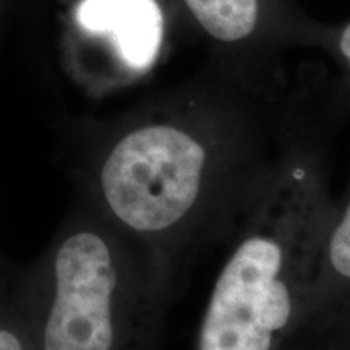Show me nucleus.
I'll list each match as a JSON object with an SVG mask.
<instances>
[{
	"label": "nucleus",
	"mask_w": 350,
	"mask_h": 350,
	"mask_svg": "<svg viewBox=\"0 0 350 350\" xmlns=\"http://www.w3.org/2000/svg\"><path fill=\"white\" fill-rule=\"evenodd\" d=\"M0 350H26V345L18 334L7 327H0Z\"/></svg>",
	"instance_id": "obj_7"
},
{
	"label": "nucleus",
	"mask_w": 350,
	"mask_h": 350,
	"mask_svg": "<svg viewBox=\"0 0 350 350\" xmlns=\"http://www.w3.org/2000/svg\"><path fill=\"white\" fill-rule=\"evenodd\" d=\"M198 23L214 39L235 42L250 36L258 23V0H185Z\"/></svg>",
	"instance_id": "obj_6"
},
{
	"label": "nucleus",
	"mask_w": 350,
	"mask_h": 350,
	"mask_svg": "<svg viewBox=\"0 0 350 350\" xmlns=\"http://www.w3.org/2000/svg\"><path fill=\"white\" fill-rule=\"evenodd\" d=\"M287 151L271 156L226 131L152 120L112 144L98 170L99 193L175 287L196 258L234 237Z\"/></svg>",
	"instance_id": "obj_1"
},
{
	"label": "nucleus",
	"mask_w": 350,
	"mask_h": 350,
	"mask_svg": "<svg viewBox=\"0 0 350 350\" xmlns=\"http://www.w3.org/2000/svg\"><path fill=\"white\" fill-rule=\"evenodd\" d=\"M78 20L90 31L111 33L131 67H148L156 59L163 20L154 0H83Z\"/></svg>",
	"instance_id": "obj_4"
},
{
	"label": "nucleus",
	"mask_w": 350,
	"mask_h": 350,
	"mask_svg": "<svg viewBox=\"0 0 350 350\" xmlns=\"http://www.w3.org/2000/svg\"><path fill=\"white\" fill-rule=\"evenodd\" d=\"M350 305V180L323 245L310 323ZM308 323V325H310Z\"/></svg>",
	"instance_id": "obj_5"
},
{
	"label": "nucleus",
	"mask_w": 350,
	"mask_h": 350,
	"mask_svg": "<svg viewBox=\"0 0 350 350\" xmlns=\"http://www.w3.org/2000/svg\"><path fill=\"white\" fill-rule=\"evenodd\" d=\"M339 49H340V54L344 55L345 62H347L349 68H350V25L344 29L342 36H340Z\"/></svg>",
	"instance_id": "obj_8"
},
{
	"label": "nucleus",
	"mask_w": 350,
	"mask_h": 350,
	"mask_svg": "<svg viewBox=\"0 0 350 350\" xmlns=\"http://www.w3.org/2000/svg\"><path fill=\"white\" fill-rule=\"evenodd\" d=\"M323 157L288 148L260 203L227 242L193 350H291L312 319L334 216Z\"/></svg>",
	"instance_id": "obj_2"
},
{
	"label": "nucleus",
	"mask_w": 350,
	"mask_h": 350,
	"mask_svg": "<svg viewBox=\"0 0 350 350\" xmlns=\"http://www.w3.org/2000/svg\"><path fill=\"white\" fill-rule=\"evenodd\" d=\"M174 291L152 265L126 273L106 234L73 232L54 260L41 350H156Z\"/></svg>",
	"instance_id": "obj_3"
}]
</instances>
